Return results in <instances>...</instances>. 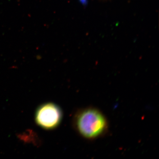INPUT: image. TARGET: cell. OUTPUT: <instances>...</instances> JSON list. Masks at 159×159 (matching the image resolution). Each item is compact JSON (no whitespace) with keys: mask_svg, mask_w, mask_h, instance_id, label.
Segmentation results:
<instances>
[{"mask_svg":"<svg viewBox=\"0 0 159 159\" xmlns=\"http://www.w3.org/2000/svg\"><path fill=\"white\" fill-rule=\"evenodd\" d=\"M77 130L87 139L97 138L106 130V119L100 112L94 109H88L78 114L76 118Z\"/></svg>","mask_w":159,"mask_h":159,"instance_id":"obj_1","label":"cell"},{"mask_svg":"<svg viewBox=\"0 0 159 159\" xmlns=\"http://www.w3.org/2000/svg\"><path fill=\"white\" fill-rule=\"evenodd\" d=\"M62 113L59 107L53 103H44L36 111V124L44 129L51 130L58 126L61 122Z\"/></svg>","mask_w":159,"mask_h":159,"instance_id":"obj_2","label":"cell"}]
</instances>
